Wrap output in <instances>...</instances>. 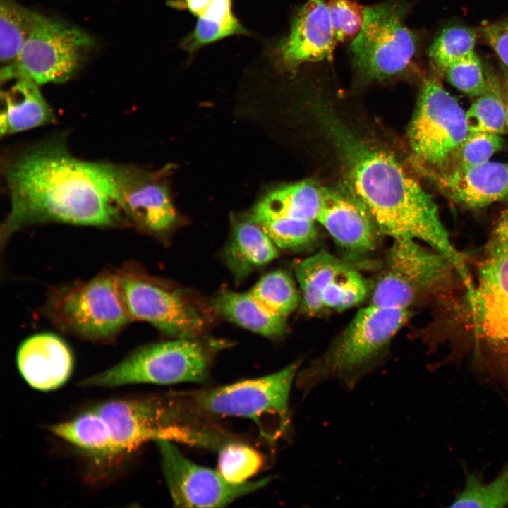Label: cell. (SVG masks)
Listing matches in <instances>:
<instances>
[{"mask_svg":"<svg viewBox=\"0 0 508 508\" xmlns=\"http://www.w3.org/2000/svg\"><path fill=\"white\" fill-rule=\"evenodd\" d=\"M324 198V187L302 181L266 193L250 214L277 215L316 222Z\"/></svg>","mask_w":508,"mask_h":508,"instance_id":"cell-22","label":"cell"},{"mask_svg":"<svg viewBox=\"0 0 508 508\" xmlns=\"http://www.w3.org/2000/svg\"><path fill=\"white\" fill-rule=\"evenodd\" d=\"M453 265L435 250L417 241L394 238L385 266L374 287L372 303L409 309L422 296L446 286Z\"/></svg>","mask_w":508,"mask_h":508,"instance_id":"cell-12","label":"cell"},{"mask_svg":"<svg viewBox=\"0 0 508 508\" xmlns=\"http://www.w3.org/2000/svg\"><path fill=\"white\" fill-rule=\"evenodd\" d=\"M92 409L107 423L119 456L152 440L210 449L222 442L220 429L191 413L175 394L111 400Z\"/></svg>","mask_w":508,"mask_h":508,"instance_id":"cell-4","label":"cell"},{"mask_svg":"<svg viewBox=\"0 0 508 508\" xmlns=\"http://www.w3.org/2000/svg\"><path fill=\"white\" fill-rule=\"evenodd\" d=\"M18 370L33 389H56L70 378L73 358L67 344L58 336L43 333L26 339L17 352Z\"/></svg>","mask_w":508,"mask_h":508,"instance_id":"cell-19","label":"cell"},{"mask_svg":"<svg viewBox=\"0 0 508 508\" xmlns=\"http://www.w3.org/2000/svg\"><path fill=\"white\" fill-rule=\"evenodd\" d=\"M275 243L258 224L250 219L234 225L226 250V262L238 278L267 264L278 256Z\"/></svg>","mask_w":508,"mask_h":508,"instance_id":"cell-23","label":"cell"},{"mask_svg":"<svg viewBox=\"0 0 508 508\" xmlns=\"http://www.w3.org/2000/svg\"><path fill=\"white\" fill-rule=\"evenodd\" d=\"M473 370L508 404V208L499 215L478 264L471 298Z\"/></svg>","mask_w":508,"mask_h":508,"instance_id":"cell-3","label":"cell"},{"mask_svg":"<svg viewBox=\"0 0 508 508\" xmlns=\"http://www.w3.org/2000/svg\"><path fill=\"white\" fill-rule=\"evenodd\" d=\"M49 429L54 435L97 459L119 456L107 423L93 409L73 419L52 425Z\"/></svg>","mask_w":508,"mask_h":508,"instance_id":"cell-24","label":"cell"},{"mask_svg":"<svg viewBox=\"0 0 508 508\" xmlns=\"http://www.w3.org/2000/svg\"><path fill=\"white\" fill-rule=\"evenodd\" d=\"M503 143L504 140L500 134L490 132L469 133L443 169L488 162L502 148Z\"/></svg>","mask_w":508,"mask_h":508,"instance_id":"cell-35","label":"cell"},{"mask_svg":"<svg viewBox=\"0 0 508 508\" xmlns=\"http://www.w3.org/2000/svg\"><path fill=\"white\" fill-rule=\"evenodd\" d=\"M449 200L480 209L508 200V162L447 168L423 174Z\"/></svg>","mask_w":508,"mask_h":508,"instance_id":"cell-17","label":"cell"},{"mask_svg":"<svg viewBox=\"0 0 508 508\" xmlns=\"http://www.w3.org/2000/svg\"><path fill=\"white\" fill-rule=\"evenodd\" d=\"M336 42L327 4L308 0L274 49V59L279 68L292 72L304 63L332 60Z\"/></svg>","mask_w":508,"mask_h":508,"instance_id":"cell-16","label":"cell"},{"mask_svg":"<svg viewBox=\"0 0 508 508\" xmlns=\"http://www.w3.org/2000/svg\"><path fill=\"white\" fill-rule=\"evenodd\" d=\"M346 264L325 250L298 262L294 266L296 277L303 296V308L308 315H315L324 306L322 294L332 278Z\"/></svg>","mask_w":508,"mask_h":508,"instance_id":"cell-26","label":"cell"},{"mask_svg":"<svg viewBox=\"0 0 508 508\" xmlns=\"http://www.w3.org/2000/svg\"><path fill=\"white\" fill-rule=\"evenodd\" d=\"M485 38L498 56L508 82V17L483 28Z\"/></svg>","mask_w":508,"mask_h":508,"instance_id":"cell-38","label":"cell"},{"mask_svg":"<svg viewBox=\"0 0 508 508\" xmlns=\"http://www.w3.org/2000/svg\"><path fill=\"white\" fill-rule=\"evenodd\" d=\"M299 365L296 361L262 377L179 395L190 410L202 418H247L258 425L265 437L272 439L268 428L270 419L278 422L283 433L289 428V394Z\"/></svg>","mask_w":508,"mask_h":508,"instance_id":"cell-6","label":"cell"},{"mask_svg":"<svg viewBox=\"0 0 508 508\" xmlns=\"http://www.w3.org/2000/svg\"><path fill=\"white\" fill-rule=\"evenodd\" d=\"M409 317V309L374 303L360 309L327 353L298 373V388L305 396L318 384L337 380L353 389Z\"/></svg>","mask_w":508,"mask_h":508,"instance_id":"cell-5","label":"cell"},{"mask_svg":"<svg viewBox=\"0 0 508 508\" xmlns=\"http://www.w3.org/2000/svg\"><path fill=\"white\" fill-rule=\"evenodd\" d=\"M310 111L330 145L345 189L367 209L380 232L423 241L452 262L461 254L449 240L433 198L387 149L361 136L322 102Z\"/></svg>","mask_w":508,"mask_h":508,"instance_id":"cell-2","label":"cell"},{"mask_svg":"<svg viewBox=\"0 0 508 508\" xmlns=\"http://www.w3.org/2000/svg\"><path fill=\"white\" fill-rule=\"evenodd\" d=\"M1 90V135H8L55 121L54 112L34 81L18 78ZM11 81V80H10Z\"/></svg>","mask_w":508,"mask_h":508,"instance_id":"cell-21","label":"cell"},{"mask_svg":"<svg viewBox=\"0 0 508 508\" xmlns=\"http://www.w3.org/2000/svg\"><path fill=\"white\" fill-rule=\"evenodd\" d=\"M407 6L389 1L364 8L362 28L350 52L358 78L367 83L399 75L411 65L417 40L405 25Z\"/></svg>","mask_w":508,"mask_h":508,"instance_id":"cell-8","label":"cell"},{"mask_svg":"<svg viewBox=\"0 0 508 508\" xmlns=\"http://www.w3.org/2000/svg\"><path fill=\"white\" fill-rule=\"evenodd\" d=\"M122 297L132 320L151 323L178 339H192L204 328V320L188 301L134 271L119 272Z\"/></svg>","mask_w":508,"mask_h":508,"instance_id":"cell-14","label":"cell"},{"mask_svg":"<svg viewBox=\"0 0 508 508\" xmlns=\"http://www.w3.org/2000/svg\"><path fill=\"white\" fill-rule=\"evenodd\" d=\"M469 133L466 112L435 78H425L408 130L411 160L421 174L443 169Z\"/></svg>","mask_w":508,"mask_h":508,"instance_id":"cell-11","label":"cell"},{"mask_svg":"<svg viewBox=\"0 0 508 508\" xmlns=\"http://www.w3.org/2000/svg\"><path fill=\"white\" fill-rule=\"evenodd\" d=\"M368 292L365 279L346 265L330 281L322 294L324 308L344 310L364 299Z\"/></svg>","mask_w":508,"mask_h":508,"instance_id":"cell-33","label":"cell"},{"mask_svg":"<svg viewBox=\"0 0 508 508\" xmlns=\"http://www.w3.org/2000/svg\"><path fill=\"white\" fill-rule=\"evenodd\" d=\"M213 306L228 319L265 337L280 336L286 329V318L269 310L250 292L223 291L214 300Z\"/></svg>","mask_w":508,"mask_h":508,"instance_id":"cell-25","label":"cell"},{"mask_svg":"<svg viewBox=\"0 0 508 508\" xmlns=\"http://www.w3.org/2000/svg\"><path fill=\"white\" fill-rule=\"evenodd\" d=\"M504 98L505 107H506L507 123V126H508V82H506V84H505V92L504 95Z\"/></svg>","mask_w":508,"mask_h":508,"instance_id":"cell-39","label":"cell"},{"mask_svg":"<svg viewBox=\"0 0 508 508\" xmlns=\"http://www.w3.org/2000/svg\"><path fill=\"white\" fill-rule=\"evenodd\" d=\"M445 73L454 87L471 97L479 96L486 87L487 77L476 53L452 64Z\"/></svg>","mask_w":508,"mask_h":508,"instance_id":"cell-37","label":"cell"},{"mask_svg":"<svg viewBox=\"0 0 508 508\" xmlns=\"http://www.w3.org/2000/svg\"><path fill=\"white\" fill-rule=\"evenodd\" d=\"M233 0H169L175 9L185 10L197 18L194 29L180 47L193 54L200 48L234 35L248 34L232 11Z\"/></svg>","mask_w":508,"mask_h":508,"instance_id":"cell-20","label":"cell"},{"mask_svg":"<svg viewBox=\"0 0 508 508\" xmlns=\"http://www.w3.org/2000/svg\"><path fill=\"white\" fill-rule=\"evenodd\" d=\"M45 310L62 330L90 339H111L132 320L119 273L105 272L87 282L53 289Z\"/></svg>","mask_w":508,"mask_h":508,"instance_id":"cell-7","label":"cell"},{"mask_svg":"<svg viewBox=\"0 0 508 508\" xmlns=\"http://www.w3.org/2000/svg\"><path fill=\"white\" fill-rule=\"evenodd\" d=\"M327 6L337 41L353 40L362 28L364 8L352 0H329Z\"/></svg>","mask_w":508,"mask_h":508,"instance_id":"cell-36","label":"cell"},{"mask_svg":"<svg viewBox=\"0 0 508 508\" xmlns=\"http://www.w3.org/2000/svg\"><path fill=\"white\" fill-rule=\"evenodd\" d=\"M464 482L449 503L450 507L496 508L508 507V459L491 480L464 467Z\"/></svg>","mask_w":508,"mask_h":508,"instance_id":"cell-27","label":"cell"},{"mask_svg":"<svg viewBox=\"0 0 508 508\" xmlns=\"http://www.w3.org/2000/svg\"><path fill=\"white\" fill-rule=\"evenodd\" d=\"M36 13L14 0H1L0 59L1 68L10 66L16 61L32 32Z\"/></svg>","mask_w":508,"mask_h":508,"instance_id":"cell-28","label":"cell"},{"mask_svg":"<svg viewBox=\"0 0 508 508\" xmlns=\"http://www.w3.org/2000/svg\"><path fill=\"white\" fill-rule=\"evenodd\" d=\"M2 171L11 203L1 226L2 246L32 224L114 226L126 219L116 201L115 164L75 157L62 138L12 154Z\"/></svg>","mask_w":508,"mask_h":508,"instance_id":"cell-1","label":"cell"},{"mask_svg":"<svg viewBox=\"0 0 508 508\" xmlns=\"http://www.w3.org/2000/svg\"><path fill=\"white\" fill-rule=\"evenodd\" d=\"M219 449V472L229 482L248 481L262 464L259 452L248 445L231 440Z\"/></svg>","mask_w":508,"mask_h":508,"instance_id":"cell-34","label":"cell"},{"mask_svg":"<svg viewBox=\"0 0 508 508\" xmlns=\"http://www.w3.org/2000/svg\"><path fill=\"white\" fill-rule=\"evenodd\" d=\"M475 32L466 27L445 28L428 49L430 61L437 70L445 73L452 64L475 54Z\"/></svg>","mask_w":508,"mask_h":508,"instance_id":"cell-32","label":"cell"},{"mask_svg":"<svg viewBox=\"0 0 508 508\" xmlns=\"http://www.w3.org/2000/svg\"><path fill=\"white\" fill-rule=\"evenodd\" d=\"M250 293L269 310L284 318L293 312L299 302L298 292L291 277L281 270L263 276Z\"/></svg>","mask_w":508,"mask_h":508,"instance_id":"cell-30","label":"cell"},{"mask_svg":"<svg viewBox=\"0 0 508 508\" xmlns=\"http://www.w3.org/2000/svg\"><path fill=\"white\" fill-rule=\"evenodd\" d=\"M95 44L83 29L37 13L16 61L1 68V81L23 78L39 85L64 83L77 73Z\"/></svg>","mask_w":508,"mask_h":508,"instance_id":"cell-9","label":"cell"},{"mask_svg":"<svg viewBox=\"0 0 508 508\" xmlns=\"http://www.w3.org/2000/svg\"><path fill=\"white\" fill-rule=\"evenodd\" d=\"M210 362L211 354L202 344L191 339H179L142 347L114 366L84 379L80 386L203 382L207 378Z\"/></svg>","mask_w":508,"mask_h":508,"instance_id":"cell-10","label":"cell"},{"mask_svg":"<svg viewBox=\"0 0 508 508\" xmlns=\"http://www.w3.org/2000/svg\"><path fill=\"white\" fill-rule=\"evenodd\" d=\"M164 476L176 507H221L262 488L268 478L234 483L219 472L190 461L167 440L156 442Z\"/></svg>","mask_w":508,"mask_h":508,"instance_id":"cell-13","label":"cell"},{"mask_svg":"<svg viewBox=\"0 0 508 508\" xmlns=\"http://www.w3.org/2000/svg\"><path fill=\"white\" fill-rule=\"evenodd\" d=\"M258 224L275 245L282 248H298L317 237L315 222L277 215H252L248 217Z\"/></svg>","mask_w":508,"mask_h":508,"instance_id":"cell-31","label":"cell"},{"mask_svg":"<svg viewBox=\"0 0 508 508\" xmlns=\"http://www.w3.org/2000/svg\"><path fill=\"white\" fill-rule=\"evenodd\" d=\"M484 91L466 112L469 133L503 134L508 130L504 98L496 77L488 74Z\"/></svg>","mask_w":508,"mask_h":508,"instance_id":"cell-29","label":"cell"},{"mask_svg":"<svg viewBox=\"0 0 508 508\" xmlns=\"http://www.w3.org/2000/svg\"><path fill=\"white\" fill-rule=\"evenodd\" d=\"M161 171L115 164L116 201L126 218L154 233L170 229L176 212Z\"/></svg>","mask_w":508,"mask_h":508,"instance_id":"cell-15","label":"cell"},{"mask_svg":"<svg viewBox=\"0 0 508 508\" xmlns=\"http://www.w3.org/2000/svg\"><path fill=\"white\" fill-rule=\"evenodd\" d=\"M344 249L352 254L373 250L379 231L365 206L345 188L324 187L317 220Z\"/></svg>","mask_w":508,"mask_h":508,"instance_id":"cell-18","label":"cell"}]
</instances>
